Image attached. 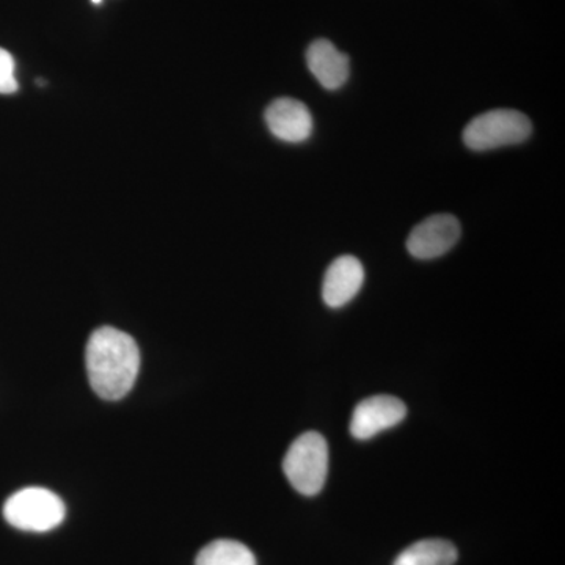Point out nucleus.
<instances>
[{
    "label": "nucleus",
    "mask_w": 565,
    "mask_h": 565,
    "mask_svg": "<svg viewBox=\"0 0 565 565\" xmlns=\"http://www.w3.org/2000/svg\"><path fill=\"white\" fill-rule=\"evenodd\" d=\"M85 363L93 392L102 399L120 401L131 392L139 375V345L131 334L102 327L88 340Z\"/></svg>",
    "instance_id": "obj_1"
},
{
    "label": "nucleus",
    "mask_w": 565,
    "mask_h": 565,
    "mask_svg": "<svg viewBox=\"0 0 565 565\" xmlns=\"http://www.w3.org/2000/svg\"><path fill=\"white\" fill-rule=\"evenodd\" d=\"M289 484L305 497H315L323 489L329 473V445L318 433L300 435L292 441L282 460Z\"/></svg>",
    "instance_id": "obj_2"
},
{
    "label": "nucleus",
    "mask_w": 565,
    "mask_h": 565,
    "mask_svg": "<svg viewBox=\"0 0 565 565\" xmlns=\"http://www.w3.org/2000/svg\"><path fill=\"white\" fill-rule=\"evenodd\" d=\"M65 503L57 493L43 487H25L3 504V516L11 526L29 533H47L65 520Z\"/></svg>",
    "instance_id": "obj_3"
},
{
    "label": "nucleus",
    "mask_w": 565,
    "mask_h": 565,
    "mask_svg": "<svg viewBox=\"0 0 565 565\" xmlns=\"http://www.w3.org/2000/svg\"><path fill=\"white\" fill-rule=\"evenodd\" d=\"M533 125L522 111L514 109L489 110L468 122L463 143L473 151H490L511 147L530 139Z\"/></svg>",
    "instance_id": "obj_4"
},
{
    "label": "nucleus",
    "mask_w": 565,
    "mask_h": 565,
    "mask_svg": "<svg viewBox=\"0 0 565 565\" xmlns=\"http://www.w3.org/2000/svg\"><path fill=\"white\" fill-rule=\"evenodd\" d=\"M460 223L455 215L435 214L419 223L407 239V250L416 259H435L451 250L460 239Z\"/></svg>",
    "instance_id": "obj_5"
},
{
    "label": "nucleus",
    "mask_w": 565,
    "mask_h": 565,
    "mask_svg": "<svg viewBox=\"0 0 565 565\" xmlns=\"http://www.w3.org/2000/svg\"><path fill=\"white\" fill-rule=\"evenodd\" d=\"M407 416L403 401L394 396H373L362 401L353 411L351 434L356 440H370L375 435L397 426Z\"/></svg>",
    "instance_id": "obj_6"
},
{
    "label": "nucleus",
    "mask_w": 565,
    "mask_h": 565,
    "mask_svg": "<svg viewBox=\"0 0 565 565\" xmlns=\"http://www.w3.org/2000/svg\"><path fill=\"white\" fill-rule=\"evenodd\" d=\"M267 128L277 139L288 143H302L313 134L311 111L299 99H275L264 114Z\"/></svg>",
    "instance_id": "obj_7"
},
{
    "label": "nucleus",
    "mask_w": 565,
    "mask_h": 565,
    "mask_svg": "<svg viewBox=\"0 0 565 565\" xmlns=\"http://www.w3.org/2000/svg\"><path fill=\"white\" fill-rule=\"evenodd\" d=\"M363 281V264L355 256H340L330 264L323 277V302L330 308L344 307L360 292Z\"/></svg>",
    "instance_id": "obj_8"
},
{
    "label": "nucleus",
    "mask_w": 565,
    "mask_h": 565,
    "mask_svg": "<svg viewBox=\"0 0 565 565\" xmlns=\"http://www.w3.org/2000/svg\"><path fill=\"white\" fill-rule=\"evenodd\" d=\"M307 65L327 90H338L349 79V57L329 40H316L307 50Z\"/></svg>",
    "instance_id": "obj_9"
},
{
    "label": "nucleus",
    "mask_w": 565,
    "mask_h": 565,
    "mask_svg": "<svg viewBox=\"0 0 565 565\" xmlns=\"http://www.w3.org/2000/svg\"><path fill=\"white\" fill-rule=\"evenodd\" d=\"M459 553L451 542L426 539L405 548L393 565H455Z\"/></svg>",
    "instance_id": "obj_10"
},
{
    "label": "nucleus",
    "mask_w": 565,
    "mask_h": 565,
    "mask_svg": "<svg viewBox=\"0 0 565 565\" xmlns=\"http://www.w3.org/2000/svg\"><path fill=\"white\" fill-rule=\"evenodd\" d=\"M195 565H256L252 550L241 542L218 539L204 546Z\"/></svg>",
    "instance_id": "obj_11"
},
{
    "label": "nucleus",
    "mask_w": 565,
    "mask_h": 565,
    "mask_svg": "<svg viewBox=\"0 0 565 565\" xmlns=\"http://www.w3.org/2000/svg\"><path fill=\"white\" fill-rule=\"evenodd\" d=\"M18 92V81L14 77V58L9 51L0 47V95H11Z\"/></svg>",
    "instance_id": "obj_12"
},
{
    "label": "nucleus",
    "mask_w": 565,
    "mask_h": 565,
    "mask_svg": "<svg viewBox=\"0 0 565 565\" xmlns=\"http://www.w3.org/2000/svg\"><path fill=\"white\" fill-rule=\"evenodd\" d=\"M92 3H95V6H102L103 0H92Z\"/></svg>",
    "instance_id": "obj_13"
}]
</instances>
